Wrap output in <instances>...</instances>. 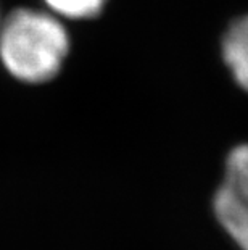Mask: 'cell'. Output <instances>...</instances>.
Here are the masks:
<instances>
[{
  "mask_svg": "<svg viewBox=\"0 0 248 250\" xmlns=\"http://www.w3.org/2000/svg\"><path fill=\"white\" fill-rule=\"evenodd\" d=\"M68 50L65 26L50 13L21 8L0 23V60L23 83L39 84L57 76Z\"/></svg>",
  "mask_w": 248,
  "mask_h": 250,
  "instance_id": "cell-1",
  "label": "cell"
},
{
  "mask_svg": "<svg viewBox=\"0 0 248 250\" xmlns=\"http://www.w3.org/2000/svg\"><path fill=\"white\" fill-rule=\"evenodd\" d=\"M214 213L242 250H248V168L229 153L223 184L214 195Z\"/></svg>",
  "mask_w": 248,
  "mask_h": 250,
  "instance_id": "cell-2",
  "label": "cell"
},
{
  "mask_svg": "<svg viewBox=\"0 0 248 250\" xmlns=\"http://www.w3.org/2000/svg\"><path fill=\"white\" fill-rule=\"evenodd\" d=\"M55 15L70 20H89L102 12L107 0H45Z\"/></svg>",
  "mask_w": 248,
  "mask_h": 250,
  "instance_id": "cell-4",
  "label": "cell"
},
{
  "mask_svg": "<svg viewBox=\"0 0 248 250\" xmlns=\"http://www.w3.org/2000/svg\"><path fill=\"white\" fill-rule=\"evenodd\" d=\"M230 155L235 157L237 160H239L240 163H244L245 167L248 168V144H244V146L235 147L234 150L230 152Z\"/></svg>",
  "mask_w": 248,
  "mask_h": 250,
  "instance_id": "cell-5",
  "label": "cell"
},
{
  "mask_svg": "<svg viewBox=\"0 0 248 250\" xmlns=\"http://www.w3.org/2000/svg\"><path fill=\"white\" fill-rule=\"evenodd\" d=\"M223 58L235 83L248 92V15L235 20L226 31Z\"/></svg>",
  "mask_w": 248,
  "mask_h": 250,
  "instance_id": "cell-3",
  "label": "cell"
}]
</instances>
